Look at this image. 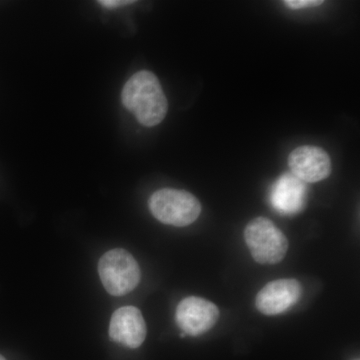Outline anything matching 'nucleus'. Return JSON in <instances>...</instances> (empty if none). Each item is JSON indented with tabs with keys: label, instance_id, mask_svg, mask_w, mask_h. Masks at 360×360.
Instances as JSON below:
<instances>
[{
	"label": "nucleus",
	"instance_id": "1",
	"mask_svg": "<svg viewBox=\"0 0 360 360\" xmlns=\"http://www.w3.org/2000/svg\"><path fill=\"white\" fill-rule=\"evenodd\" d=\"M123 105L146 127L160 124L167 113L168 103L158 78L148 70L135 73L122 92Z\"/></svg>",
	"mask_w": 360,
	"mask_h": 360
},
{
	"label": "nucleus",
	"instance_id": "2",
	"mask_svg": "<svg viewBox=\"0 0 360 360\" xmlns=\"http://www.w3.org/2000/svg\"><path fill=\"white\" fill-rule=\"evenodd\" d=\"M149 210L161 224L184 227L193 224L201 212L200 200L181 189L162 188L148 201Z\"/></svg>",
	"mask_w": 360,
	"mask_h": 360
},
{
	"label": "nucleus",
	"instance_id": "3",
	"mask_svg": "<svg viewBox=\"0 0 360 360\" xmlns=\"http://www.w3.org/2000/svg\"><path fill=\"white\" fill-rule=\"evenodd\" d=\"M98 274L104 288L113 296L127 295L141 283V267L129 251L122 248L104 253L99 259Z\"/></svg>",
	"mask_w": 360,
	"mask_h": 360
},
{
	"label": "nucleus",
	"instance_id": "4",
	"mask_svg": "<svg viewBox=\"0 0 360 360\" xmlns=\"http://www.w3.org/2000/svg\"><path fill=\"white\" fill-rule=\"evenodd\" d=\"M245 239L251 257L257 264H278L288 250V238L283 232L265 217H257L248 222Z\"/></svg>",
	"mask_w": 360,
	"mask_h": 360
},
{
	"label": "nucleus",
	"instance_id": "5",
	"mask_svg": "<svg viewBox=\"0 0 360 360\" xmlns=\"http://www.w3.org/2000/svg\"><path fill=\"white\" fill-rule=\"evenodd\" d=\"M219 319V307L198 296H189L182 300L175 312L177 326L186 335H205L215 326Z\"/></svg>",
	"mask_w": 360,
	"mask_h": 360
},
{
	"label": "nucleus",
	"instance_id": "6",
	"mask_svg": "<svg viewBox=\"0 0 360 360\" xmlns=\"http://www.w3.org/2000/svg\"><path fill=\"white\" fill-rule=\"evenodd\" d=\"M302 286L296 279L281 278L267 283L255 298L258 311L265 315H277L291 309L300 302Z\"/></svg>",
	"mask_w": 360,
	"mask_h": 360
},
{
	"label": "nucleus",
	"instance_id": "7",
	"mask_svg": "<svg viewBox=\"0 0 360 360\" xmlns=\"http://www.w3.org/2000/svg\"><path fill=\"white\" fill-rule=\"evenodd\" d=\"M291 172L303 182L321 181L331 174V160L326 150L317 146H300L288 158Z\"/></svg>",
	"mask_w": 360,
	"mask_h": 360
},
{
	"label": "nucleus",
	"instance_id": "8",
	"mask_svg": "<svg viewBox=\"0 0 360 360\" xmlns=\"http://www.w3.org/2000/svg\"><path fill=\"white\" fill-rule=\"evenodd\" d=\"M148 328L141 310L134 307H123L113 312L110 324L111 340L135 349L144 342Z\"/></svg>",
	"mask_w": 360,
	"mask_h": 360
},
{
	"label": "nucleus",
	"instance_id": "9",
	"mask_svg": "<svg viewBox=\"0 0 360 360\" xmlns=\"http://www.w3.org/2000/svg\"><path fill=\"white\" fill-rule=\"evenodd\" d=\"M304 182L292 174L281 175L270 191V202L281 214L291 215L300 212L307 200Z\"/></svg>",
	"mask_w": 360,
	"mask_h": 360
},
{
	"label": "nucleus",
	"instance_id": "10",
	"mask_svg": "<svg viewBox=\"0 0 360 360\" xmlns=\"http://www.w3.org/2000/svg\"><path fill=\"white\" fill-rule=\"evenodd\" d=\"M323 4L322 0H285L284 4L292 9L310 8Z\"/></svg>",
	"mask_w": 360,
	"mask_h": 360
},
{
	"label": "nucleus",
	"instance_id": "11",
	"mask_svg": "<svg viewBox=\"0 0 360 360\" xmlns=\"http://www.w3.org/2000/svg\"><path fill=\"white\" fill-rule=\"evenodd\" d=\"M134 1L130 0H99L98 4L106 8H117V7L129 6L134 4Z\"/></svg>",
	"mask_w": 360,
	"mask_h": 360
},
{
	"label": "nucleus",
	"instance_id": "12",
	"mask_svg": "<svg viewBox=\"0 0 360 360\" xmlns=\"http://www.w3.org/2000/svg\"><path fill=\"white\" fill-rule=\"evenodd\" d=\"M0 360H6V359H4V356H2L1 354H0Z\"/></svg>",
	"mask_w": 360,
	"mask_h": 360
},
{
	"label": "nucleus",
	"instance_id": "13",
	"mask_svg": "<svg viewBox=\"0 0 360 360\" xmlns=\"http://www.w3.org/2000/svg\"><path fill=\"white\" fill-rule=\"evenodd\" d=\"M354 360H359V359H354Z\"/></svg>",
	"mask_w": 360,
	"mask_h": 360
}]
</instances>
